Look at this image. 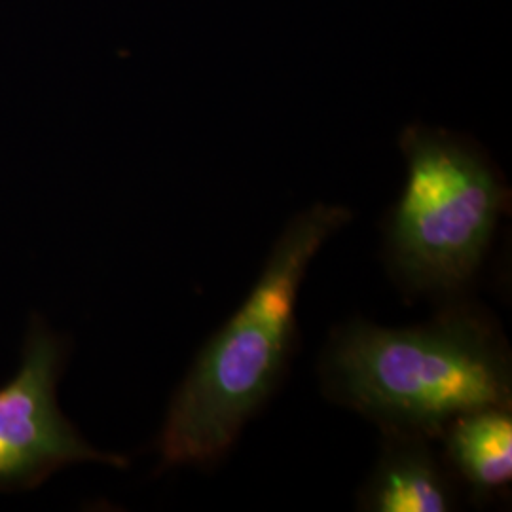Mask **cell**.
I'll use <instances>...</instances> for the list:
<instances>
[{"label":"cell","instance_id":"obj_1","mask_svg":"<svg viewBox=\"0 0 512 512\" xmlns=\"http://www.w3.org/2000/svg\"><path fill=\"white\" fill-rule=\"evenodd\" d=\"M351 217L346 207L315 203L287 224L255 287L205 344L169 404L158 440L164 467L219 461L274 393L293 348L311 260Z\"/></svg>","mask_w":512,"mask_h":512},{"label":"cell","instance_id":"obj_2","mask_svg":"<svg viewBox=\"0 0 512 512\" xmlns=\"http://www.w3.org/2000/svg\"><path fill=\"white\" fill-rule=\"evenodd\" d=\"M323 368L336 401L384 433L437 439L467 410L512 404L509 346L467 306L404 329L349 323L332 338Z\"/></svg>","mask_w":512,"mask_h":512},{"label":"cell","instance_id":"obj_3","mask_svg":"<svg viewBox=\"0 0 512 512\" xmlns=\"http://www.w3.org/2000/svg\"><path fill=\"white\" fill-rule=\"evenodd\" d=\"M406 183L385 236L387 260L406 291L458 294L490 249L509 190L478 148L421 124L401 133Z\"/></svg>","mask_w":512,"mask_h":512},{"label":"cell","instance_id":"obj_4","mask_svg":"<svg viewBox=\"0 0 512 512\" xmlns=\"http://www.w3.org/2000/svg\"><path fill=\"white\" fill-rule=\"evenodd\" d=\"M65 361V340L35 315L18 374L0 387V492L33 490L74 463L128 465L124 456L92 448L61 412Z\"/></svg>","mask_w":512,"mask_h":512},{"label":"cell","instance_id":"obj_5","mask_svg":"<svg viewBox=\"0 0 512 512\" xmlns=\"http://www.w3.org/2000/svg\"><path fill=\"white\" fill-rule=\"evenodd\" d=\"M382 458L361 492V509L370 512H446L456 492L429 439L384 433Z\"/></svg>","mask_w":512,"mask_h":512},{"label":"cell","instance_id":"obj_6","mask_svg":"<svg viewBox=\"0 0 512 512\" xmlns=\"http://www.w3.org/2000/svg\"><path fill=\"white\" fill-rule=\"evenodd\" d=\"M439 439L463 480L476 494L509 488L512 480V404L482 406L448 421Z\"/></svg>","mask_w":512,"mask_h":512}]
</instances>
